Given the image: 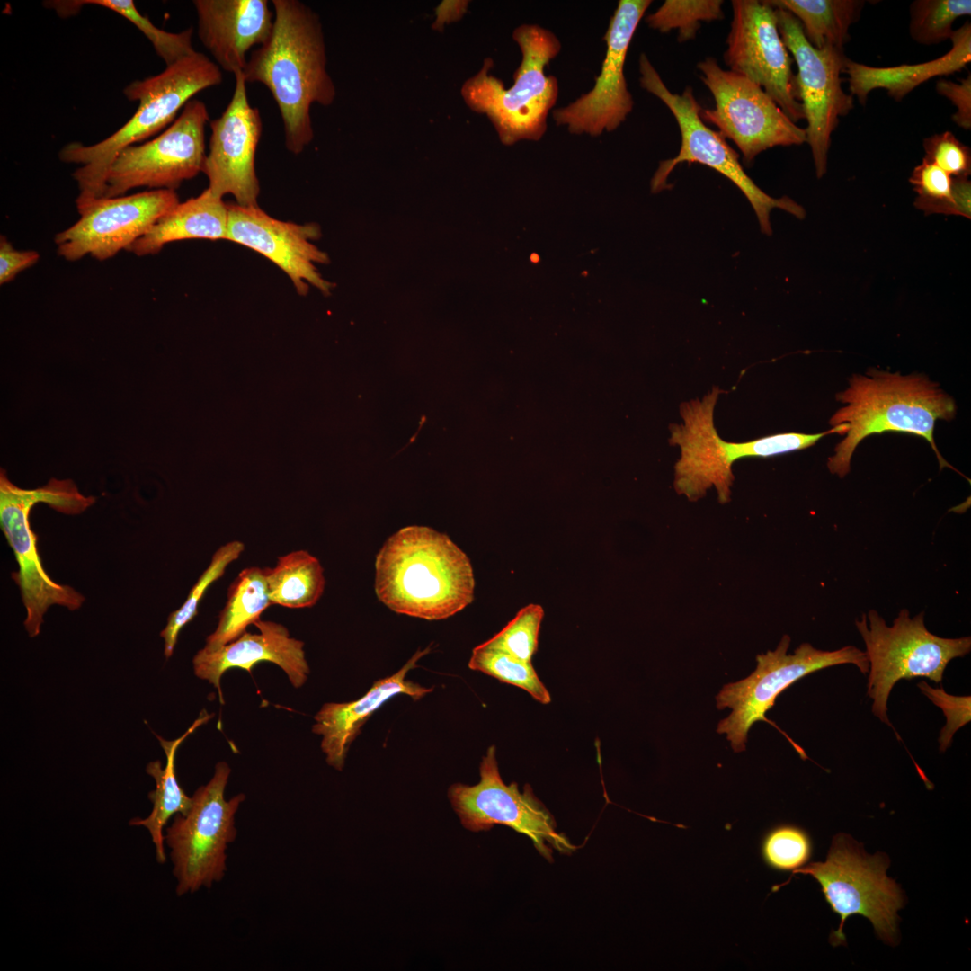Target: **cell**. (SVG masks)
Wrapping results in <instances>:
<instances>
[{
  "label": "cell",
  "instance_id": "cell-25",
  "mask_svg": "<svg viewBox=\"0 0 971 971\" xmlns=\"http://www.w3.org/2000/svg\"><path fill=\"white\" fill-rule=\"evenodd\" d=\"M952 47L941 57L919 64L877 67L847 59L844 73L849 90L865 105L872 90L886 89L895 101H902L921 84L935 76H949L962 70L971 61V24L967 21L953 31Z\"/></svg>",
  "mask_w": 971,
  "mask_h": 971
},
{
  "label": "cell",
  "instance_id": "cell-34",
  "mask_svg": "<svg viewBox=\"0 0 971 971\" xmlns=\"http://www.w3.org/2000/svg\"><path fill=\"white\" fill-rule=\"evenodd\" d=\"M468 667L526 690L541 704H548L551 700L531 662L517 659L485 642L472 650Z\"/></svg>",
  "mask_w": 971,
  "mask_h": 971
},
{
  "label": "cell",
  "instance_id": "cell-7",
  "mask_svg": "<svg viewBox=\"0 0 971 971\" xmlns=\"http://www.w3.org/2000/svg\"><path fill=\"white\" fill-rule=\"evenodd\" d=\"M95 498L82 494L70 479L51 478L35 489H23L13 484L5 470L0 472V526L12 548L19 569L12 574L18 585L26 610L24 628L31 637L40 633L43 616L52 605L73 611L78 610L85 597L67 584L53 581L45 571L37 548V536L30 523L32 507L39 503L49 504L66 514H78L93 505Z\"/></svg>",
  "mask_w": 971,
  "mask_h": 971
},
{
  "label": "cell",
  "instance_id": "cell-21",
  "mask_svg": "<svg viewBox=\"0 0 971 971\" xmlns=\"http://www.w3.org/2000/svg\"><path fill=\"white\" fill-rule=\"evenodd\" d=\"M227 210L228 241L272 261L288 275L298 294H307L308 284L329 292L332 284L315 266L316 263H326L327 255L310 242L320 236L318 227L276 219L258 206L227 203Z\"/></svg>",
  "mask_w": 971,
  "mask_h": 971
},
{
  "label": "cell",
  "instance_id": "cell-5",
  "mask_svg": "<svg viewBox=\"0 0 971 971\" xmlns=\"http://www.w3.org/2000/svg\"><path fill=\"white\" fill-rule=\"evenodd\" d=\"M512 39L520 47L521 61L510 88L490 74L491 58L486 59L481 69L461 87L466 104L486 115L506 146L540 140L558 96L557 77L545 73V67L561 50L558 38L539 25L521 24L513 31Z\"/></svg>",
  "mask_w": 971,
  "mask_h": 971
},
{
  "label": "cell",
  "instance_id": "cell-14",
  "mask_svg": "<svg viewBox=\"0 0 971 971\" xmlns=\"http://www.w3.org/2000/svg\"><path fill=\"white\" fill-rule=\"evenodd\" d=\"M479 773L476 785L456 783L448 790L450 804L466 829L480 832L495 824L508 826L528 836L548 861L553 860L551 848L566 854L575 850L565 834L557 833L552 815L529 785L520 792L515 782L506 785L503 781L494 745L483 756Z\"/></svg>",
  "mask_w": 971,
  "mask_h": 971
},
{
  "label": "cell",
  "instance_id": "cell-35",
  "mask_svg": "<svg viewBox=\"0 0 971 971\" xmlns=\"http://www.w3.org/2000/svg\"><path fill=\"white\" fill-rule=\"evenodd\" d=\"M971 13L970 0H915L910 5L909 34L917 43L950 40L955 21Z\"/></svg>",
  "mask_w": 971,
  "mask_h": 971
},
{
  "label": "cell",
  "instance_id": "cell-17",
  "mask_svg": "<svg viewBox=\"0 0 971 971\" xmlns=\"http://www.w3.org/2000/svg\"><path fill=\"white\" fill-rule=\"evenodd\" d=\"M732 11L725 64L761 86L793 122L805 119L775 8L766 1L733 0Z\"/></svg>",
  "mask_w": 971,
  "mask_h": 971
},
{
  "label": "cell",
  "instance_id": "cell-22",
  "mask_svg": "<svg viewBox=\"0 0 971 971\" xmlns=\"http://www.w3.org/2000/svg\"><path fill=\"white\" fill-rule=\"evenodd\" d=\"M193 5L201 43L220 69L234 75L272 33L274 11L267 0H195Z\"/></svg>",
  "mask_w": 971,
  "mask_h": 971
},
{
  "label": "cell",
  "instance_id": "cell-43",
  "mask_svg": "<svg viewBox=\"0 0 971 971\" xmlns=\"http://www.w3.org/2000/svg\"><path fill=\"white\" fill-rule=\"evenodd\" d=\"M425 422H426V416H425V415H422V416H421V419H420V422H419V426H418V429H417L416 432H415V433H414V435H413V436H412V437L410 438L409 441H408V442H407V443H406V444L405 445V447H403V448H402V449H401V450H399L398 452H401V451H402V450H405V448H406L407 446H409L410 444H412L413 442H414V441H415V440H416V437L418 436V434H419V432H420V431H421L422 427H423V424L425 423ZM398 452H397V453H398Z\"/></svg>",
  "mask_w": 971,
  "mask_h": 971
},
{
  "label": "cell",
  "instance_id": "cell-28",
  "mask_svg": "<svg viewBox=\"0 0 971 971\" xmlns=\"http://www.w3.org/2000/svg\"><path fill=\"white\" fill-rule=\"evenodd\" d=\"M774 8L790 13L800 22L809 43L843 49L850 40L849 29L856 22L865 5L861 0H768Z\"/></svg>",
  "mask_w": 971,
  "mask_h": 971
},
{
  "label": "cell",
  "instance_id": "cell-33",
  "mask_svg": "<svg viewBox=\"0 0 971 971\" xmlns=\"http://www.w3.org/2000/svg\"><path fill=\"white\" fill-rule=\"evenodd\" d=\"M245 549L240 540H232L219 547L212 555L209 566L192 587L183 605L173 611L165 628L160 632L164 639V654L169 658L175 647L181 629L198 614L200 600L211 583L220 578L229 564L236 560Z\"/></svg>",
  "mask_w": 971,
  "mask_h": 971
},
{
  "label": "cell",
  "instance_id": "cell-13",
  "mask_svg": "<svg viewBox=\"0 0 971 971\" xmlns=\"http://www.w3.org/2000/svg\"><path fill=\"white\" fill-rule=\"evenodd\" d=\"M699 78L710 91L715 107L700 111L703 120L731 139L751 163L760 153L774 147L806 142V129L793 122L758 85L707 57L697 64Z\"/></svg>",
  "mask_w": 971,
  "mask_h": 971
},
{
  "label": "cell",
  "instance_id": "cell-31",
  "mask_svg": "<svg viewBox=\"0 0 971 971\" xmlns=\"http://www.w3.org/2000/svg\"><path fill=\"white\" fill-rule=\"evenodd\" d=\"M909 182L917 193L914 206L925 214L958 215L971 218V182L952 177L935 164L922 158Z\"/></svg>",
  "mask_w": 971,
  "mask_h": 971
},
{
  "label": "cell",
  "instance_id": "cell-30",
  "mask_svg": "<svg viewBox=\"0 0 971 971\" xmlns=\"http://www.w3.org/2000/svg\"><path fill=\"white\" fill-rule=\"evenodd\" d=\"M269 599L272 604L300 609L314 606L325 584L319 560L306 550L278 557L275 566L265 567Z\"/></svg>",
  "mask_w": 971,
  "mask_h": 971
},
{
  "label": "cell",
  "instance_id": "cell-8",
  "mask_svg": "<svg viewBox=\"0 0 971 971\" xmlns=\"http://www.w3.org/2000/svg\"><path fill=\"white\" fill-rule=\"evenodd\" d=\"M855 624L869 663L867 694L873 700L872 712L891 727L887 700L898 681L926 677L940 682L948 664L971 650L970 637L944 638L931 633L924 624L923 611L911 618L904 609L887 626L870 610Z\"/></svg>",
  "mask_w": 971,
  "mask_h": 971
},
{
  "label": "cell",
  "instance_id": "cell-11",
  "mask_svg": "<svg viewBox=\"0 0 971 971\" xmlns=\"http://www.w3.org/2000/svg\"><path fill=\"white\" fill-rule=\"evenodd\" d=\"M888 858L883 853L869 856L852 838L835 836L824 862H812L792 871L810 875L821 885L832 910L841 917L839 929L830 936L833 945L845 944L842 928L850 915L868 918L886 943L897 940V912L904 897L896 883L886 876Z\"/></svg>",
  "mask_w": 971,
  "mask_h": 971
},
{
  "label": "cell",
  "instance_id": "cell-24",
  "mask_svg": "<svg viewBox=\"0 0 971 971\" xmlns=\"http://www.w3.org/2000/svg\"><path fill=\"white\" fill-rule=\"evenodd\" d=\"M429 652V647L417 650L400 670L375 681L360 699L325 703L321 707L315 716L312 731L322 736L321 749L328 765L337 771L343 770L347 752L361 728L386 701L399 694L417 700L432 691V688L406 680L408 672Z\"/></svg>",
  "mask_w": 971,
  "mask_h": 971
},
{
  "label": "cell",
  "instance_id": "cell-2",
  "mask_svg": "<svg viewBox=\"0 0 971 971\" xmlns=\"http://www.w3.org/2000/svg\"><path fill=\"white\" fill-rule=\"evenodd\" d=\"M374 589L398 614L426 620L448 619L474 600L470 559L450 538L428 526L401 528L375 559Z\"/></svg>",
  "mask_w": 971,
  "mask_h": 971
},
{
  "label": "cell",
  "instance_id": "cell-36",
  "mask_svg": "<svg viewBox=\"0 0 971 971\" xmlns=\"http://www.w3.org/2000/svg\"><path fill=\"white\" fill-rule=\"evenodd\" d=\"M721 0H666L647 15V25L662 33L676 30L678 41L694 40L703 22L722 20Z\"/></svg>",
  "mask_w": 971,
  "mask_h": 971
},
{
  "label": "cell",
  "instance_id": "cell-4",
  "mask_svg": "<svg viewBox=\"0 0 971 971\" xmlns=\"http://www.w3.org/2000/svg\"><path fill=\"white\" fill-rule=\"evenodd\" d=\"M222 80L219 67L208 56L194 51L156 76L129 84L124 95L138 102V106L122 127L95 144L74 141L58 153L62 162L80 165L72 174L79 189L76 205L103 196L110 168L123 149L165 130L195 94L220 85Z\"/></svg>",
  "mask_w": 971,
  "mask_h": 971
},
{
  "label": "cell",
  "instance_id": "cell-40",
  "mask_svg": "<svg viewBox=\"0 0 971 971\" xmlns=\"http://www.w3.org/2000/svg\"><path fill=\"white\" fill-rule=\"evenodd\" d=\"M922 692L935 705L940 708L947 718L946 725L939 737L940 750L944 752L951 744L957 730L970 721V696H953L944 691L943 688H932L922 681L918 684Z\"/></svg>",
  "mask_w": 971,
  "mask_h": 971
},
{
  "label": "cell",
  "instance_id": "cell-16",
  "mask_svg": "<svg viewBox=\"0 0 971 971\" xmlns=\"http://www.w3.org/2000/svg\"><path fill=\"white\" fill-rule=\"evenodd\" d=\"M775 12L781 39L797 67L796 81L807 122L806 142L811 149L816 176L822 178L827 170L832 134L839 119L853 109V96L842 86L841 75L848 58L843 49L813 47L796 17L781 8H775Z\"/></svg>",
  "mask_w": 971,
  "mask_h": 971
},
{
  "label": "cell",
  "instance_id": "cell-37",
  "mask_svg": "<svg viewBox=\"0 0 971 971\" xmlns=\"http://www.w3.org/2000/svg\"><path fill=\"white\" fill-rule=\"evenodd\" d=\"M544 617L539 604L521 608L515 617L485 643L524 662H531L538 649L539 634Z\"/></svg>",
  "mask_w": 971,
  "mask_h": 971
},
{
  "label": "cell",
  "instance_id": "cell-15",
  "mask_svg": "<svg viewBox=\"0 0 971 971\" xmlns=\"http://www.w3.org/2000/svg\"><path fill=\"white\" fill-rule=\"evenodd\" d=\"M206 104L192 99L174 121L151 140L123 149L114 159L102 197L147 187L175 191L202 172L206 157Z\"/></svg>",
  "mask_w": 971,
  "mask_h": 971
},
{
  "label": "cell",
  "instance_id": "cell-26",
  "mask_svg": "<svg viewBox=\"0 0 971 971\" xmlns=\"http://www.w3.org/2000/svg\"><path fill=\"white\" fill-rule=\"evenodd\" d=\"M227 203L209 188L178 203L128 249L138 256L157 254L165 245L185 239L227 240Z\"/></svg>",
  "mask_w": 971,
  "mask_h": 971
},
{
  "label": "cell",
  "instance_id": "cell-29",
  "mask_svg": "<svg viewBox=\"0 0 971 971\" xmlns=\"http://www.w3.org/2000/svg\"><path fill=\"white\" fill-rule=\"evenodd\" d=\"M270 605L264 568H245L230 584L217 628L207 637L203 648L216 650L234 641L246 631L247 626L260 619Z\"/></svg>",
  "mask_w": 971,
  "mask_h": 971
},
{
  "label": "cell",
  "instance_id": "cell-3",
  "mask_svg": "<svg viewBox=\"0 0 971 971\" xmlns=\"http://www.w3.org/2000/svg\"><path fill=\"white\" fill-rule=\"evenodd\" d=\"M849 388L836 395L846 405L830 419L833 427L845 423V438L829 457V471L844 477L851 469L856 447L866 437L885 432L912 433L925 439L934 450L940 469L953 468L940 456L934 441L937 420L950 421L956 414L953 398L922 374L901 375L899 372L870 368L866 374H853Z\"/></svg>",
  "mask_w": 971,
  "mask_h": 971
},
{
  "label": "cell",
  "instance_id": "cell-9",
  "mask_svg": "<svg viewBox=\"0 0 971 971\" xmlns=\"http://www.w3.org/2000/svg\"><path fill=\"white\" fill-rule=\"evenodd\" d=\"M639 73L641 87L669 108L681 137L676 156L660 162L654 174L650 183L653 193L670 188L667 178L679 164L699 163L716 170L739 188L753 207L763 234L772 233L770 213L773 209H783L799 219L806 217L805 209L789 197L773 198L755 184L740 164L739 155L701 119L702 108L691 87L687 86L681 94L672 93L645 53L639 57Z\"/></svg>",
  "mask_w": 971,
  "mask_h": 971
},
{
  "label": "cell",
  "instance_id": "cell-19",
  "mask_svg": "<svg viewBox=\"0 0 971 971\" xmlns=\"http://www.w3.org/2000/svg\"><path fill=\"white\" fill-rule=\"evenodd\" d=\"M651 0H619L603 37L606 55L594 86L568 105L553 111L557 126L572 134L598 137L618 129L632 111L624 65L635 31Z\"/></svg>",
  "mask_w": 971,
  "mask_h": 971
},
{
  "label": "cell",
  "instance_id": "cell-20",
  "mask_svg": "<svg viewBox=\"0 0 971 971\" xmlns=\"http://www.w3.org/2000/svg\"><path fill=\"white\" fill-rule=\"evenodd\" d=\"M209 127V152L202 169L208 188L221 198L231 194L239 205L258 206L260 184L254 162L263 123L259 110L248 101L243 72L235 74L232 98Z\"/></svg>",
  "mask_w": 971,
  "mask_h": 971
},
{
  "label": "cell",
  "instance_id": "cell-27",
  "mask_svg": "<svg viewBox=\"0 0 971 971\" xmlns=\"http://www.w3.org/2000/svg\"><path fill=\"white\" fill-rule=\"evenodd\" d=\"M213 717L214 714L202 709L198 718L194 720L185 733L174 740L168 741L156 735L165 753L166 762L164 767L159 760L150 762L147 765V773L156 782V788L148 794V798L153 804L152 811L146 818L135 817L131 819L129 824L143 826L149 832L156 849V858L159 863H164L166 860L165 826L173 815L177 814L185 815L192 803V798L187 796L178 783L174 766L175 753L180 744L188 735L209 721Z\"/></svg>",
  "mask_w": 971,
  "mask_h": 971
},
{
  "label": "cell",
  "instance_id": "cell-6",
  "mask_svg": "<svg viewBox=\"0 0 971 971\" xmlns=\"http://www.w3.org/2000/svg\"><path fill=\"white\" fill-rule=\"evenodd\" d=\"M720 393L723 391L714 387L701 400L681 403L683 423L670 425V444L681 449V458L674 467V488L690 501L702 498L714 486L719 503H728L735 480L732 464L741 458L770 457L806 449L827 434L843 435L847 429L845 424H839L816 434L783 432L746 442L725 441L717 434L713 420Z\"/></svg>",
  "mask_w": 971,
  "mask_h": 971
},
{
  "label": "cell",
  "instance_id": "cell-41",
  "mask_svg": "<svg viewBox=\"0 0 971 971\" xmlns=\"http://www.w3.org/2000/svg\"><path fill=\"white\" fill-rule=\"evenodd\" d=\"M936 92L948 98L957 108L952 120L966 130L971 129V75L958 83L940 79L935 86Z\"/></svg>",
  "mask_w": 971,
  "mask_h": 971
},
{
  "label": "cell",
  "instance_id": "cell-23",
  "mask_svg": "<svg viewBox=\"0 0 971 971\" xmlns=\"http://www.w3.org/2000/svg\"><path fill=\"white\" fill-rule=\"evenodd\" d=\"M258 634L243 633L234 641L216 650H199L192 659L195 675L208 681L219 693L224 703L220 678L230 668L251 673L253 666L267 661L279 665L290 683L299 688L307 680L309 666L305 657L304 643L290 636L281 624L258 619L254 623Z\"/></svg>",
  "mask_w": 971,
  "mask_h": 971
},
{
  "label": "cell",
  "instance_id": "cell-32",
  "mask_svg": "<svg viewBox=\"0 0 971 971\" xmlns=\"http://www.w3.org/2000/svg\"><path fill=\"white\" fill-rule=\"evenodd\" d=\"M87 4L107 8L133 23L151 42L166 66L196 51L192 47V28L176 33L163 31L153 24L147 16L142 15L131 0L53 1L50 6L64 17L75 14Z\"/></svg>",
  "mask_w": 971,
  "mask_h": 971
},
{
  "label": "cell",
  "instance_id": "cell-18",
  "mask_svg": "<svg viewBox=\"0 0 971 971\" xmlns=\"http://www.w3.org/2000/svg\"><path fill=\"white\" fill-rule=\"evenodd\" d=\"M178 203L176 192L165 189L96 198L77 206L79 219L55 236L58 254L67 261L87 254L100 261L111 258L128 250Z\"/></svg>",
  "mask_w": 971,
  "mask_h": 971
},
{
  "label": "cell",
  "instance_id": "cell-10",
  "mask_svg": "<svg viewBox=\"0 0 971 971\" xmlns=\"http://www.w3.org/2000/svg\"><path fill=\"white\" fill-rule=\"evenodd\" d=\"M789 644L790 637L784 635L775 650L756 656V668L748 677L725 685L717 695L718 709H732L731 714L719 722L717 732L726 735L735 752L745 749L752 726L765 721L786 736L802 759H806L804 750L766 717V712L774 706L777 697L799 679L826 667L852 664L862 673H869L868 657L856 646L824 651L803 643L793 654H788Z\"/></svg>",
  "mask_w": 971,
  "mask_h": 971
},
{
  "label": "cell",
  "instance_id": "cell-1",
  "mask_svg": "<svg viewBox=\"0 0 971 971\" xmlns=\"http://www.w3.org/2000/svg\"><path fill=\"white\" fill-rule=\"evenodd\" d=\"M272 33L252 52L243 76L246 83H260L272 94L281 116L286 148L298 155L314 138L311 105H331L336 91L326 70L317 14L298 0H272Z\"/></svg>",
  "mask_w": 971,
  "mask_h": 971
},
{
  "label": "cell",
  "instance_id": "cell-42",
  "mask_svg": "<svg viewBox=\"0 0 971 971\" xmlns=\"http://www.w3.org/2000/svg\"><path fill=\"white\" fill-rule=\"evenodd\" d=\"M40 259L36 251L16 250L5 236L0 237V284L13 281L18 273L35 264Z\"/></svg>",
  "mask_w": 971,
  "mask_h": 971
},
{
  "label": "cell",
  "instance_id": "cell-38",
  "mask_svg": "<svg viewBox=\"0 0 971 971\" xmlns=\"http://www.w3.org/2000/svg\"><path fill=\"white\" fill-rule=\"evenodd\" d=\"M812 844L806 833L793 825H781L771 831L762 843L766 863L779 870H795L804 866L811 856Z\"/></svg>",
  "mask_w": 971,
  "mask_h": 971
},
{
  "label": "cell",
  "instance_id": "cell-12",
  "mask_svg": "<svg viewBox=\"0 0 971 971\" xmlns=\"http://www.w3.org/2000/svg\"><path fill=\"white\" fill-rule=\"evenodd\" d=\"M230 771L227 762L217 763L210 780L192 797L189 811L175 815L165 830V842L170 848L179 896L202 886L210 888L225 875L226 851L236 837L235 815L245 798L238 794L225 799Z\"/></svg>",
  "mask_w": 971,
  "mask_h": 971
},
{
  "label": "cell",
  "instance_id": "cell-39",
  "mask_svg": "<svg viewBox=\"0 0 971 971\" xmlns=\"http://www.w3.org/2000/svg\"><path fill=\"white\" fill-rule=\"evenodd\" d=\"M923 158L935 164L952 177L971 174V150L950 131L936 133L922 142Z\"/></svg>",
  "mask_w": 971,
  "mask_h": 971
}]
</instances>
